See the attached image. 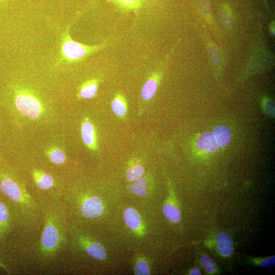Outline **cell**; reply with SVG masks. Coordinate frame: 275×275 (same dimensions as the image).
<instances>
[{
	"label": "cell",
	"mask_w": 275,
	"mask_h": 275,
	"mask_svg": "<svg viewBox=\"0 0 275 275\" xmlns=\"http://www.w3.org/2000/svg\"><path fill=\"white\" fill-rule=\"evenodd\" d=\"M135 274L138 275H148L150 274L149 267L146 262L142 260L137 263Z\"/></svg>",
	"instance_id": "24"
},
{
	"label": "cell",
	"mask_w": 275,
	"mask_h": 275,
	"mask_svg": "<svg viewBox=\"0 0 275 275\" xmlns=\"http://www.w3.org/2000/svg\"><path fill=\"white\" fill-rule=\"evenodd\" d=\"M216 239L219 253L225 257L230 256L233 251V244L230 236L226 232H221L217 234Z\"/></svg>",
	"instance_id": "11"
},
{
	"label": "cell",
	"mask_w": 275,
	"mask_h": 275,
	"mask_svg": "<svg viewBox=\"0 0 275 275\" xmlns=\"http://www.w3.org/2000/svg\"><path fill=\"white\" fill-rule=\"evenodd\" d=\"M113 112L120 117L124 116L127 111V105L125 98L121 94H117L112 102Z\"/></svg>",
	"instance_id": "16"
},
{
	"label": "cell",
	"mask_w": 275,
	"mask_h": 275,
	"mask_svg": "<svg viewBox=\"0 0 275 275\" xmlns=\"http://www.w3.org/2000/svg\"><path fill=\"white\" fill-rule=\"evenodd\" d=\"M200 262L202 266L209 273H213L216 269V264L213 260L206 255L201 257Z\"/></svg>",
	"instance_id": "22"
},
{
	"label": "cell",
	"mask_w": 275,
	"mask_h": 275,
	"mask_svg": "<svg viewBox=\"0 0 275 275\" xmlns=\"http://www.w3.org/2000/svg\"><path fill=\"white\" fill-rule=\"evenodd\" d=\"M160 73L158 72L152 73L143 86L141 95L145 100L151 99L155 95L158 86Z\"/></svg>",
	"instance_id": "6"
},
{
	"label": "cell",
	"mask_w": 275,
	"mask_h": 275,
	"mask_svg": "<svg viewBox=\"0 0 275 275\" xmlns=\"http://www.w3.org/2000/svg\"><path fill=\"white\" fill-rule=\"evenodd\" d=\"M146 184L147 180L145 178L140 179L129 187V189L132 193L136 195L143 196L147 193Z\"/></svg>",
	"instance_id": "21"
},
{
	"label": "cell",
	"mask_w": 275,
	"mask_h": 275,
	"mask_svg": "<svg viewBox=\"0 0 275 275\" xmlns=\"http://www.w3.org/2000/svg\"><path fill=\"white\" fill-rule=\"evenodd\" d=\"M116 1L124 8L135 9L139 7L141 0H116Z\"/></svg>",
	"instance_id": "25"
},
{
	"label": "cell",
	"mask_w": 275,
	"mask_h": 275,
	"mask_svg": "<svg viewBox=\"0 0 275 275\" xmlns=\"http://www.w3.org/2000/svg\"><path fill=\"white\" fill-rule=\"evenodd\" d=\"M209 54L213 64L218 65L221 63V53L216 47L213 46H211L209 48Z\"/></svg>",
	"instance_id": "23"
},
{
	"label": "cell",
	"mask_w": 275,
	"mask_h": 275,
	"mask_svg": "<svg viewBox=\"0 0 275 275\" xmlns=\"http://www.w3.org/2000/svg\"><path fill=\"white\" fill-rule=\"evenodd\" d=\"M99 81L97 79H92L84 82L79 91L80 98H91L95 96L98 87Z\"/></svg>",
	"instance_id": "12"
},
{
	"label": "cell",
	"mask_w": 275,
	"mask_h": 275,
	"mask_svg": "<svg viewBox=\"0 0 275 275\" xmlns=\"http://www.w3.org/2000/svg\"><path fill=\"white\" fill-rule=\"evenodd\" d=\"M6 2V0H0V5L5 4Z\"/></svg>",
	"instance_id": "29"
},
{
	"label": "cell",
	"mask_w": 275,
	"mask_h": 275,
	"mask_svg": "<svg viewBox=\"0 0 275 275\" xmlns=\"http://www.w3.org/2000/svg\"><path fill=\"white\" fill-rule=\"evenodd\" d=\"M32 176L37 186L41 189L47 190L54 185V179L52 176L42 170H34Z\"/></svg>",
	"instance_id": "9"
},
{
	"label": "cell",
	"mask_w": 275,
	"mask_h": 275,
	"mask_svg": "<svg viewBox=\"0 0 275 275\" xmlns=\"http://www.w3.org/2000/svg\"><path fill=\"white\" fill-rule=\"evenodd\" d=\"M213 135L218 146H226L231 138L230 128L224 124L216 126L213 130Z\"/></svg>",
	"instance_id": "10"
},
{
	"label": "cell",
	"mask_w": 275,
	"mask_h": 275,
	"mask_svg": "<svg viewBox=\"0 0 275 275\" xmlns=\"http://www.w3.org/2000/svg\"><path fill=\"white\" fill-rule=\"evenodd\" d=\"M0 267L3 268L4 270H5L7 272H9L8 269L5 266V265L0 261Z\"/></svg>",
	"instance_id": "28"
},
{
	"label": "cell",
	"mask_w": 275,
	"mask_h": 275,
	"mask_svg": "<svg viewBox=\"0 0 275 275\" xmlns=\"http://www.w3.org/2000/svg\"><path fill=\"white\" fill-rule=\"evenodd\" d=\"M219 18L222 24L226 28H230L233 24V18L229 7L224 6L220 10Z\"/></svg>",
	"instance_id": "20"
},
{
	"label": "cell",
	"mask_w": 275,
	"mask_h": 275,
	"mask_svg": "<svg viewBox=\"0 0 275 275\" xmlns=\"http://www.w3.org/2000/svg\"><path fill=\"white\" fill-rule=\"evenodd\" d=\"M48 153L50 160L53 163L62 164L66 160V158L64 152L59 148L51 149Z\"/></svg>",
	"instance_id": "19"
},
{
	"label": "cell",
	"mask_w": 275,
	"mask_h": 275,
	"mask_svg": "<svg viewBox=\"0 0 275 275\" xmlns=\"http://www.w3.org/2000/svg\"><path fill=\"white\" fill-rule=\"evenodd\" d=\"M197 145L199 149L207 152L216 151L218 148L212 132L210 131L205 132L200 135L197 141Z\"/></svg>",
	"instance_id": "8"
},
{
	"label": "cell",
	"mask_w": 275,
	"mask_h": 275,
	"mask_svg": "<svg viewBox=\"0 0 275 275\" xmlns=\"http://www.w3.org/2000/svg\"><path fill=\"white\" fill-rule=\"evenodd\" d=\"M80 210L82 215L87 218H94L100 216L103 210L101 199L96 196L88 198L82 204Z\"/></svg>",
	"instance_id": "5"
},
{
	"label": "cell",
	"mask_w": 275,
	"mask_h": 275,
	"mask_svg": "<svg viewBox=\"0 0 275 275\" xmlns=\"http://www.w3.org/2000/svg\"><path fill=\"white\" fill-rule=\"evenodd\" d=\"M106 46V43L90 46L74 41L70 35L68 26L62 35L60 53L62 59L67 63H77L103 49Z\"/></svg>",
	"instance_id": "3"
},
{
	"label": "cell",
	"mask_w": 275,
	"mask_h": 275,
	"mask_svg": "<svg viewBox=\"0 0 275 275\" xmlns=\"http://www.w3.org/2000/svg\"><path fill=\"white\" fill-rule=\"evenodd\" d=\"M144 173V169L140 164H135L129 168L126 173L127 179L130 182L139 180Z\"/></svg>",
	"instance_id": "18"
},
{
	"label": "cell",
	"mask_w": 275,
	"mask_h": 275,
	"mask_svg": "<svg viewBox=\"0 0 275 275\" xmlns=\"http://www.w3.org/2000/svg\"><path fill=\"white\" fill-rule=\"evenodd\" d=\"M190 274L199 275L201 274V271L198 268H194L190 271Z\"/></svg>",
	"instance_id": "27"
},
{
	"label": "cell",
	"mask_w": 275,
	"mask_h": 275,
	"mask_svg": "<svg viewBox=\"0 0 275 275\" xmlns=\"http://www.w3.org/2000/svg\"><path fill=\"white\" fill-rule=\"evenodd\" d=\"M162 212L166 218L173 223H178L181 219L179 210L172 205H164L162 208Z\"/></svg>",
	"instance_id": "17"
},
{
	"label": "cell",
	"mask_w": 275,
	"mask_h": 275,
	"mask_svg": "<svg viewBox=\"0 0 275 275\" xmlns=\"http://www.w3.org/2000/svg\"><path fill=\"white\" fill-rule=\"evenodd\" d=\"M51 206L45 211L44 228L37 245V253L43 261L53 258L64 248L66 234L61 210Z\"/></svg>",
	"instance_id": "1"
},
{
	"label": "cell",
	"mask_w": 275,
	"mask_h": 275,
	"mask_svg": "<svg viewBox=\"0 0 275 275\" xmlns=\"http://www.w3.org/2000/svg\"><path fill=\"white\" fill-rule=\"evenodd\" d=\"M81 137L85 144L91 149H95L97 140L93 125L88 119L84 121L81 125Z\"/></svg>",
	"instance_id": "7"
},
{
	"label": "cell",
	"mask_w": 275,
	"mask_h": 275,
	"mask_svg": "<svg viewBox=\"0 0 275 275\" xmlns=\"http://www.w3.org/2000/svg\"><path fill=\"white\" fill-rule=\"evenodd\" d=\"M11 217L7 206L0 202V238L4 236L10 228Z\"/></svg>",
	"instance_id": "13"
},
{
	"label": "cell",
	"mask_w": 275,
	"mask_h": 275,
	"mask_svg": "<svg viewBox=\"0 0 275 275\" xmlns=\"http://www.w3.org/2000/svg\"><path fill=\"white\" fill-rule=\"evenodd\" d=\"M274 262L275 257L274 256H271L261 259L259 264L263 267L269 268L273 267L274 265Z\"/></svg>",
	"instance_id": "26"
},
{
	"label": "cell",
	"mask_w": 275,
	"mask_h": 275,
	"mask_svg": "<svg viewBox=\"0 0 275 275\" xmlns=\"http://www.w3.org/2000/svg\"><path fill=\"white\" fill-rule=\"evenodd\" d=\"M0 189L18 207L22 214L30 215L36 210L37 204L22 184L13 178L5 176L0 181Z\"/></svg>",
	"instance_id": "2"
},
{
	"label": "cell",
	"mask_w": 275,
	"mask_h": 275,
	"mask_svg": "<svg viewBox=\"0 0 275 275\" xmlns=\"http://www.w3.org/2000/svg\"><path fill=\"white\" fill-rule=\"evenodd\" d=\"M15 104L17 109L22 114L31 119L38 118L43 111L40 101L27 90L21 89L16 91Z\"/></svg>",
	"instance_id": "4"
},
{
	"label": "cell",
	"mask_w": 275,
	"mask_h": 275,
	"mask_svg": "<svg viewBox=\"0 0 275 275\" xmlns=\"http://www.w3.org/2000/svg\"><path fill=\"white\" fill-rule=\"evenodd\" d=\"M85 250L89 256L97 260H103L106 256L105 248L98 242L88 243Z\"/></svg>",
	"instance_id": "14"
},
{
	"label": "cell",
	"mask_w": 275,
	"mask_h": 275,
	"mask_svg": "<svg viewBox=\"0 0 275 275\" xmlns=\"http://www.w3.org/2000/svg\"><path fill=\"white\" fill-rule=\"evenodd\" d=\"M123 216L126 224L131 229L135 230L139 227L141 216L134 208H127L124 212Z\"/></svg>",
	"instance_id": "15"
}]
</instances>
